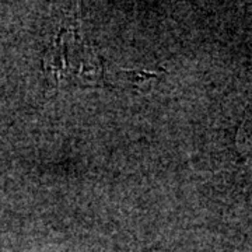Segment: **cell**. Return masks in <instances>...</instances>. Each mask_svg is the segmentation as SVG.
Segmentation results:
<instances>
[{
    "label": "cell",
    "instance_id": "obj_1",
    "mask_svg": "<svg viewBox=\"0 0 252 252\" xmlns=\"http://www.w3.org/2000/svg\"><path fill=\"white\" fill-rule=\"evenodd\" d=\"M238 144L241 146L245 153H250L252 156V118L245 121V124L241 127L238 135Z\"/></svg>",
    "mask_w": 252,
    "mask_h": 252
}]
</instances>
